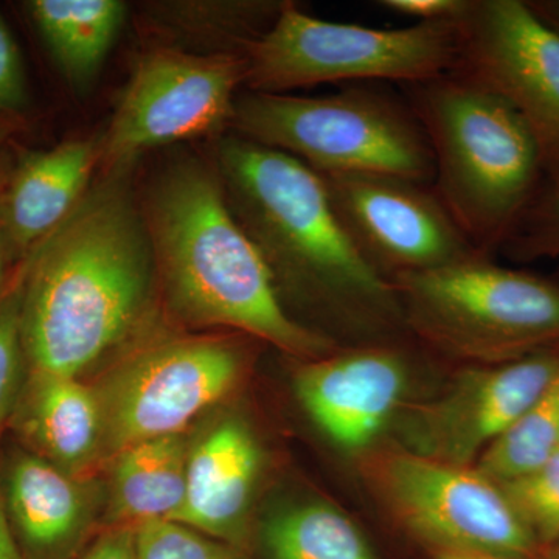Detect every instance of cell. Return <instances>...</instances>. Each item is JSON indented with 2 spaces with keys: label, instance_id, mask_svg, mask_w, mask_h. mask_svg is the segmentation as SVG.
<instances>
[{
  "label": "cell",
  "instance_id": "6da1fadb",
  "mask_svg": "<svg viewBox=\"0 0 559 559\" xmlns=\"http://www.w3.org/2000/svg\"><path fill=\"white\" fill-rule=\"evenodd\" d=\"M159 294L145 216L109 173L24 261L28 371L94 380L156 333Z\"/></svg>",
  "mask_w": 559,
  "mask_h": 559
},
{
  "label": "cell",
  "instance_id": "7a4b0ae2",
  "mask_svg": "<svg viewBox=\"0 0 559 559\" xmlns=\"http://www.w3.org/2000/svg\"><path fill=\"white\" fill-rule=\"evenodd\" d=\"M218 175L280 300L288 290L347 329L406 323L399 294L349 240L318 173L282 151L230 135L219 143Z\"/></svg>",
  "mask_w": 559,
  "mask_h": 559
},
{
  "label": "cell",
  "instance_id": "3957f363",
  "mask_svg": "<svg viewBox=\"0 0 559 559\" xmlns=\"http://www.w3.org/2000/svg\"><path fill=\"white\" fill-rule=\"evenodd\" d=\"M145 223L162 300L180 322L237 331L296 358H320L333 348L283 307L218 171L194 160L168 168L151 190Z\"/></svg>",
  "mask_w": 559,
  "mask_h": 559
},
{
  "label": "cell",
  "instance_id": "277c9868",
  "mask_svg": "<svg viewBox=\"0 0 559 559\" xmlns=\"http://www.w3.org/2000/svg\"><path fill=\"white\" fill-rule=\"evenodd\" d=\"M409 94L432 150L433 190L487 255L506 245L546 180L538 143L502 95L459 70Z\"/></svg>",
  "mask_w": 559,
  "mask_h": 559
},
{
  "label": "cell",
  "instance_id": "5b68a950",
  "mask_svg": "<svg viewBox=\"0 0 559 559\" xmlns=\"http://www.w3.org/2000/svg\"><path fill=\"white\" fill-rule=\"evenodd\" d=\"M230 128L250 142L289 154L318 175L373 173L432 186L428 135L409 102L373 86L299 97L246 92Z\"/></svg>",
  "mask_w": 559,
  "mask_h": 559
},
{
  "label": "cell",
  "instance_id": "8992f818",
  "mask_svg": "<svg viewBox=\"0 0 559 559\" xmlns=\"http://www.w3.org/2000/svg\"><path fill=\"white\" fill-rule=\"evenodd\" d=\"M245 57V86L261 94L378 80L414 86L457 69L460 32L457 21L404 28L341 24L282 2L271 27Z\"/></svg>",
  "mask_w": 559,
  "mask_h": 559
},
{
  "label": "cell",
  "instance_id": "52a82bcc",
  "mask_svg": "<svg viewBox=\"0 0 559 559\" xmlns=\"http://www.w3.org/2000/svg\"><path fill=\"white\" fill-rule=\"evenodd\" d=\"M392 285L407 325L448 352L502 362L559 345V285L485 255Z\"/></svg>",
  "mask_w": 559,
  "mask_h": 559
},
{
  "label": "cell",
  "instance_id": "ba28073f",
  "mask_svg": "<svg viewBox=\"0 0 559 559\" xmlns=\"http://www.w3.org/2000/svg\"><path fill=\"white\" fill-rule=\"evenodd\" d=\"M241 336L156 331L91 380L100 403L106 466L142 441L190 432L223 403L245 377Z\"/></svg>",
  "mask_w": 559,
  "mask_h": 559
},
{
  "label": "cell",
  "instance_id": "9c48e42d",
  "mask_svg": "<svg viewBox=\"0 0 559 559\" xmlns=\"http://www.w3.org/2000/svg\"><path fill=\"white\" fill-rule=\"evenodd\" d=\"M245 80L241 51L197 55L160 49L143 58L103 143L109 173L123 171L145 151L230 128Z\"/></svg>",
  "mask_w": 559,
  "mask_h": 559
},
{
  "label": "cell",
  "instance_id": "30bf717a",
  "mask_svg": "<svg viewBox=\"0 0 559 559\" xmlns=\"http://www.w3.org/2000/svg\"><path fill=\"white\" fill-rule=\"evenodd\" d=\"M459 72L487 84L516 109L559 178V32L525 0H469L457 20Z\"/></svg>",
  "mask_w": 559,
  "mask_h": 559
},
{
  "label": "cell",
  "instance_id": "8fae6325",
  "mask_svg": "<svg viewBox=\"0 0 559 559\" xmlns=\"http://www.w3.org/2000/svg\"><path fill=\"white\" fill-rule=\"evenodd\" d=\"M320 178L349 240L390 283L480 255L432 186L373 173Z\"/></svg>",
  "mask_w": 559,
  "mask_h": 559
},
{
  "label": "cell",
  "instance_id": "7c38bea8",
  "mask_svg": "<svg viewBox=\"0 0 559 559\" xmlns=\"http://www.w3.org/2000/svg\"><path fill=\"white\" fill-rule=\"evenodd\" d=\"M381 481L404 524L439 551L522 559L535 547L499 485L469 466L400 452Z\"/></svg>",
  "mask_w": 559,
  "mask_h": 559
},
{
  "label": "cell",
  "instance_id": "4fadbf2b",
  "mask_svg": "<svg viewBox=\"0 0 559 559\" xmlns=\"http://www.w3.org/2000/svg\"><path fill=\"white\" fill-rule=\"evenodd\" d=\"M559 374V353L539 349L462 371L447 393L404 423L412 454L469 466L507 432Z\"/></svg>",
  "mask_w": 559,
  "mask_h": 559
},
{
  "label": "cell",
  "instance_id": "5bb4252c",
  "mask_svg": "<svg viewBox=\"0 0 559 559\" xmlns=\"http://www.w3.org/2000/svg\"><path fill=\"white\" fill-rule=\"evenodd\" d=\"M0 502L24 559H75L102 530L105 480L70 476L14 441L0 451Z\"/></svg>",
  "mask_w": 559,
  "mask_h": 559
},
{
  "label": "cell",
  "instance_id": "9a60e30c",
  "mask_svg": "<svg viewBox=\"0 0 559 559\" xmlns=\"http://www.w3.org/2000/svg\"><path fill=\"white\" fill-rule=\"evenodd\" d=\"M406 378V364L395 349H349L300 367L296 392L334 443L358 450L374 439L393 414Z\"/></svg>",
  "mask_w": 559,
  "mask_h": 559
},
{
  "label": "cell",
  "instance_id": "2e32d148",
  "mask_svg": "<svg viewBox=\"0 0 559 559\" xmlns=\"http://www.w3.org/2000/svg\"><path fill=\"white\" fill-rule=\"evenodd\" d=\"M263 452L248 423L221 415L191 432L187 498L179 524L248 550L250 503Z\"/></svg>",
  "mask_w": 559,
  "mask_h": 559
},
{
  "label": "cell",
  "instance_id": "e0dca14e",
  "mask_svg": "<svg viewBox=\"0 0 559 559\" xmlns=\"http://www.w3.org/2000/svg\"><path fill=\"white\" fill-rule=\"evenodd\" d=\"M7 429L24 450L70 476L105 473V430L91 381L28 371Z\"/></svg>",
  "mask_w": 559,
  "mask_h": 559
},
{
  "label": "cell",
  "instance_id": "ac0fdd59",
  "mask_svg": "<svg viewBox=\"0 0 559 559\" xmlns=\"http://www.w3.org/2000/svg\"><path fill=\"white\" fill-rule=\"evenodd\" d=\"M98 157L91 140H72L21 157L0 216L11 253H31L68 219L86 194Z\"/></svg>",
  "mask_w": 559,
  "mask_h": 559
},
{
  "label": "cell",
  "instance_id": "d6986e66",
  "mask_svg": "<svg viewBox=\"0 0 559 559\" xmlns=\"http://www.w3.org/2000/svg\"><path fill=\"white\" fill-rule=\"evenodd\" d=\"M191 432L142 441L110 459L103 527L178 521L187 498Z\"/></svg>",
  "mask_w": 559,
  "mask_h": 559
},
{
  "label": "cell",
  "instance_id": "ffe728a7",
  "mask_svg": "<svg viewBox=\"0 0 559 559\" xmlns=\"http://www.w3.org/2000/svg\"><path fill=\"white\" fill-rule=\"evenodd\" d=\"M28 10L66 79L86 91L116 43L127 5L119 0H33Z\"/></svg>",
  "mask_w": 559,
  "mask_h": 559
},
{
  "label": "cell",
  "instance_id": "44dd1931",
  "mask_svg": "<svg viewBox=\"0 0 559 559\" xmlns=\"http://www.w3.org/2000/svg\"><path fill=\"white\" fill-rule=\"evenodd\" d=\"M260 546L266 559H377L358 527L323 503L275 513L260 532Z\"/></svg>",
  "mask_w": 559,
  "mask_h": 559
},
{
  "label": "cell",
  "instance_id": "7402d4cb",
  "mask_svg": "<svg viewBox=\"0 0 559 559\" xmlns=\"http://www.w3.org/2000/svg\"><path fill=\"white\" fill-rule=\"evenodd\" d=\"M559 451V374L549 389L477 462V471L502 484L538 468Z\"/></svg>",
  "mask_w": 559,
  "mask_h": 559
},
{
  "label": "cell",
  "instance_id": "603a6c76",
  "mask_svg": "<svg viewBox=\"0 0 559 559\" xmlns=\"http://www.w3.org/2000/svg\"><path fill=\"white\" fill-rule=\"evenodd\" d=\"M498 485L533 538L559 540V451L538 468Z\"/></svg>",
  "mask_w": 559,
  "mask_h": 559
},
{
  "label": "cell",
  "instance_id": "cb8c5ba5",
  "mask_svg": "<svg viewBox=\"0 0 559 559\" xmlns=\"http://www.w3.org/2000/svg\"><path fill=\"white\" fill-rule=\"evenodd\" d=\"M22 290L24 264L0 299V433L9 428L28 374L21 333Z\"/></svg>",
  "mask_w": 559,
  "mask_h": 559
},
{
  "label": "cell",
  "instance_id": "d4e9b609",
  "mask_svg": "<svg viewBox=\"0 0 559 559\" xmlns=\"http://www.w3.org/2000/svg\"><path fill=\"white\" fill-rule=\"evenodd\" d=\"M139 559H249L248 550L210 538L179 522H150L138 528Z\"/></svg>",
  "mask_w": 559,
  "mask_h": 559
},
{
  "label": "cell",
  "instance_id": "484cf974",
  "mask_svg": "<svg viewBox=\"0 0 559 559\" xmlns=\"http://www.w3.org/2000/svg\"><path fill=\"white\" fill-rule=\"evenodd\" d=\"M502 248L521 260L559 257V178L544 180L535 201Z\"/></svg>",
  "mask_w": 559,
  "mask_h": 559
},
{
  "label": "cell",
  "instance_id": "4316f807",
  "mask_svg": "<svg viewBox=\"0 0 559 559\" xmlns=\"http://www.w3.org/2000/svg\"><path fill=\"white\" fill-rule=\"evenodd\" d=\"M25 97L20 51L0 17V112L20 108Z\"/></svg>",
  "mask_w": 559,
  "mask_h": 559
},
{
  "label": "cell",
  "instance_id": "83f0119b",
  "mask_svg": "<svg viewBox=\"0 0 559 559\" xmlns=\"http://www.w3.org/2000/svg\"><path fill=\"white\" fill-rule=\"evenodd\" d=\"M75 559H139L138 528L103 527Z\"/></svg>",
  "mask_w": 559,
  "mask_h": 559
},
{
  "label": "cell",
  "instance_id": "f1b7e54d",
  "mask_svg": "<svg viewBox=\"0 0 559 559\" xmlns=\"http://www.w3.org/2000/svg\"><path fill=\"white\" fill-rule=\"evenodd\" d=\"M382 9L419 22H455L468 9L469 0H381Z\"/></svg>",
  "mask_w": 559,
  "mask_h": 559
},
{
  "label": "cell",
  "instance_id": "f546056e",
  "mask_svg": "<svg viewBox=\"0 0 559 559\" xmlns=\"http://www.w3.org/2000/svg\"><path fill=\"white\" fill-rule=\"evenodd\" d=\"M0 559H24L0 502Z\"/></svg>",
  "mask_w": 559,
  "mask_h": 559
},
{
  "label": "cell",
  "instance_id": "4dcf8cb0",
  "mask_svg": "<svg viewBox=\"0 0 559 559\" xmlns=\"http://www.w3.org/2000/svg\"><path fill=\"white\" fill-rule=\"evenodd\" d=\"M528 3L540 20L559 32V0H528Z\"/></svg>",
  "mask_w": 559,
  "mask_h": 559
},
{
  "label": "cell",
  "instance_id": "1f68e13d",
  "mask_svg": "<svg viewBox=\"0 0 559 559\" xmlns=\"http://www.w3.org/2000/svg\"><path fill=\"white\" fill-rule=\"evenodd\" d=\"M11 250L7 245L5 235H3L2 227H0V299H2L3 293H5L9 282H7V270H9V260Z\"/></svg>",
  "mask_w": 559,
  "mask_h": 559
},
{
  "label": "cell",
  "instance_id": "d6a6232c",
  "mask_svg": "<svg viewBox=\"0 0 559 559\" xmlns=\"http://www.w3.org/2000/svg\"><path fill=\"white\" fill-rule=\"evenodd\" d=\"M436 559H503L484 557V555L451 554V551H437Z\"/></svg>",
  "mask_w": 559,
  "mask_h": 559
},
{
  "label": "cell",
  "instance_id": "836d02e7",
  "mask_svg": "<svg viewBox=\"0 0 559 559\" xmlns=\"http://www.w3.org/2000/svg\"><path fill=\"white\" fill-rule=\"evenodd\" d=\"M7 128L3 127V124H0V148H2V145H3V140H5V135H7Z\"/></svg>",
  "mask_w": 559,
  "mask_h": 559
},
{
  "label": "cell",
  "instance_id": "e575fe53",
  "mask_svg": "<svg viewBox=\"0 0 559 559\" xmlns=\"http://www.w3.org/2000/svg\"><path fill=\"white\" fill-rule=\"evenodd\" d=\"M557 559H559V550H558V557H557Z\"/></svg>",
  "mask_w": 559,
  "mask_h": 559
}]
</instances>
